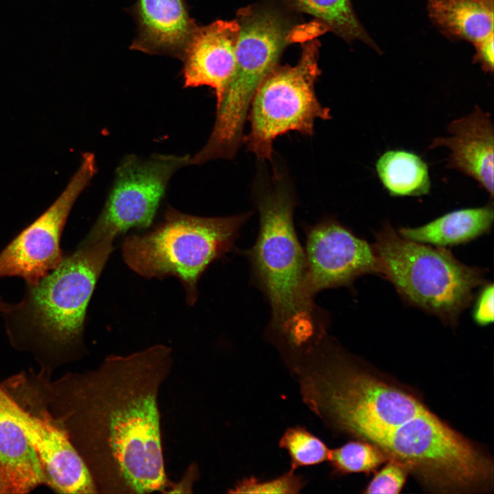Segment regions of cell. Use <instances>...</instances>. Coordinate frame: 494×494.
Segmentation results:
<instances>
[{"mask_svg": "<svg viewBox=\"0 0 494 494\" xmlns=\"http://www.w3.org/2000/svg\"><path fill=\"white\" fill-rule=\"evenodd\" d=\"M172 365L171 349L158 344L56 379L34 370L22 377L67 434L97 491L145 493L166 484L158 396Z\"/></svg>", "mask_w": 494, "mask_h": 494, "instance_id": "1", "label": "cell"}, {"mask_svg": "<svg viewBox=\"0 0 494 494\" xmlns=\"http://www.w3.org/2000/svg\"><path fill=\"white\" fill-rule=\"evenodd\" d=\"M322 412L330 427L376 445L432 491L488 492L493 487V462L482 449L416 397L352 360L330 375Z\"/></svg>", "mask_w": 494, "mask_h": 494, "instance_id": "2", "label": "cell"}, {"mask_svg": "<svg viewBox=\"0 0 494 494\" xmlns=\"http://www.w3.org/2000/svg\"><path fill=\"white\" fill-rule=\"evenodd\" d=\"M113 242H80L56 268L26 285L22 299L1 312L10 344L30 353L39 371L52 375L78 353L87 307Z\"/></svg>", "mask_w": 494, "mask_h": 494, "instance_id": "3", "label": "cell"}, {"mask_svg": "<svg viewBox=\"0 0 494 494\" xmlns=\"http://www.w3.org/2000/svg\"><path fill=\"white\" fill-rule=\"evenodd\" d=\"M259 231L247 251L253 278L271 307L270 336L281 351L304 349L326 336L323 314L307 282L305 250L294 229V203L278 190L258 202Z\"/></svg>", "mask_w": 494, "mask_h": 494, "instance_id": "4", "label": "cell"}, {"mask_svg": "<svg viewBox=\"0 0 494 494\" xmlns=\"http://www.w3.org/2000/svg\"><path fill=\"white\" fill-rule=\"evenodd\" d=\"M250 213L203 217L169 208L164 220L144 235L127 237L121 250L126 265L147 279L176 277L188 304L198 298V282L207 267L230 252Z\"/></svg>", "mask_w": 494, "mask_h": 494, "instance_id": "5", "label": "cell"}, {"mask_svg": "<svg viewBox=\"0 0 494 494\" xmlns=\"http://www.w3.org/2000/svg\"><path fill=\"white\" fill-rule=\"evenodd\" d=\"M375 237L382 276L405 301L446 325H457L473 290L486 283L482 269L460 262L444 247L405 239L389 223Z\"/></svg>", "mask_w": 494, "mask_h": 494, "instance_id": "6", "label": "cell"}, {"mask_svg": "<svg viewBox=\"0 0 494 494\" xmlns=\"http://www.w3.org/2000/svg\"><path fill=\"white\" fill-rule=\"evenodd\" d=\"M239 33L233 74L217 103L213 130L192 157L195 165L231 158L244 140L243 130L252 98L292 41V26L281 13L266 5H250L237 13Z\"/></svg>", "mask_w": 494, "mask_h": 494, "instance_id": "7", "label": "cell"}, {"mask_svg": "<svg viewBox=\"0 0 494 494\" xmlns=\"http://www.w3.org/2000/svg\"><path fill=\"white\" fill-rule=\"evenodd\" d=\"M320 46L317 40L303 45L296 65H277L257 90L248 110L250 130L243 141L259 159L271 160L278 136L290 131L311 136L316 119L331 118L314 91Z\"/></svg>", "mask_w": 494, "mask_h": 494, "instance_id": "8", "label": "cell"}, {"mask_svg": "<svg viewBox=\"0 0 494 494\" xmlns=\"http://www.w3.org/2000/svg\"><path fill=\"white\" fill-rule=\"evenodd\" d=\"M190 159L189 154H154L147 158L126 156L116 169L102 211L81 242L113 241L131 228L149 227L170 178L189 165Z\"/></svg>", "mask_w": 494, "mask_h": 494, "instance_id": "9", "label": "cell"}, {"mask_svg": "<svg viewBox=\"0 0 494 494\" xmlns=\"http://www.w3.org/2000/svg\"><path fill=\"white\" fill-rule=\"evenodd\" d=\"M96 172L95 155L84 154L62 193L0 252V278L18 277L32 285L58 267L64 256L61 237L70 211Z\"/></svg>", "mask_w": 494, "mask_h": 494, "instance_id": "10", "label": "cell"}, {"mask_svg": "<svg viewBox=\"0 0 494 494\" xmlns=\"http://www.w3.org/2000/svg\"><path fill=\"white\" fill-rule=\"evenodd\" d=\"M14 403L25 435L38 459L45 485L59 493H95L97 486L82 458L45 405L19 373L1 383Z\"/></svg>", "mask_w": 494, "mask_h": 494, "instance_id": "11", "label": "cell"}, {"mask_svg": "<svg viewBox=\"0 0 494 494\" xmlns=\"http://www.w3.org/2000/svg\"><path fill=\"white\" fill-rule=\"evenodd\" d=\"M307 282L310 294L351 285L364 274L382 276L373 245L333 220L306 230Z\"/></svg>", "mask_w": 494, "mask_h": 494, "instance_id": "12", "label": "cell"}, {"mask_svg": "<svg viewBox=\"0 0 494 494\" xmlns=\"http://www.w3.org/2000/svg\"><path fill=\"white\" fill-rule=\"evenodd\" d=\"M239 33L236 19L197 26L181 55L184 86H210L218 103L235 70Z\"/></svg>", "mask_w": 494, "mask_h": 494, "instance_id": "13", "label": "cell"}, {"mask_svg": "<svg viewBox=\"0 0 494 494\" xmlns=\"http://www.w3.org/2000/svg\"><path fill=\"white\" fill-rule=\"evenodd\" d=\"M450 136L435 138L430 149L449 150L447 167L472 178L493 198V124L489 113L478 106L447 126Z\"/></svg>", "mask_w": 494, "mask_h": 494, "instance_id": "14", "label": "cell"}, {"mask_svg": "<svg viewBox=\"0 0 494 494\" xmlns=\"http://www.w3.org/2000/svg\"><path fill=\"white\" fill-rule=\"evenodd\" d=\"M45 483L16 405L0 384V493H27Z\"/></svg>", "mask_w": 494, "mask_h": 494, "instance_id": "15", "label": "cell"}, {"mask_svg": "<svg viewBox=\"0 0 494 494\" xmlns=\"http://www.w3.org/2000/svg\"><path fill=\"white\" fill-rule=\"evenodd\" d=\"M137 34L132 49L181 56L197 25L184 0H137Z\"/></svg>", "mask_w": 494, "mask_h": 494, "instance_id": "16", "label": "cell"}, {"mask_svg": "<svg viewBox=\"0 0 494 494\" xmlns=\"http://www.w3.org/2000/svg\"><path fill=\"white\" fill-rule=\"evenodd\" d=\"M493 219L491 201L482 207L449 212L421 226L401 228L398 233L414 242L445 247L468 242L488 233Z\"/></svg>", "mask_w": 494, "mask_h": 494, "instance_id": "17", "label": "cell"}, {"mask_svg": "<svg viewBox=\"0 0 494 494\" xmlns=\"http://www.w3.org/2000/svg\"><path fill=\"white\" fill-rule=\"evenodd\" d=\"M494 0H427L428 16L445 36L473 45L493 34Z\"/></svg>", "mask_w": 494, "mask_h": 494, "instance_id": "18", "label": "cell"}, {"mask_svg": "<svg viewBox=\"0 0 494 494\" xmlns=\"http://www.w3.org/2000/svg\"><path fill=\"white\" fill-rule=\"evenodd\" d=\"M375 169L380 182L391 196H421L430 191L428 166L414 152L388 150L379 156Z\"/></svg>", "mask_w": 494, "mask_h": 494, "instance_id": "19", "label": "cell"}, {"mask_svg": "<svg viewBox=\"0 0 494 494\" xmlns=\"http://www.w3.org/2000/svg\"><path fill=\"white\" fill-rule=\"evenodd\" d=\"M298 11L322 22L326 27L349 43L361 41L377 52L381 49L362 25L351 0H289Z\"/></svg>", "mask_w": 494, "mask_h": 494, "instance_id": "20", "label": "cell"}, {"mask_svg": "<svg viewBox=\"0 0 494 494\" xmlns=\"http://www.w3.org/2000/svg\"><path fill=\"white\" fill-rule=\"evenodd\" d=\"M389 458L378 447L360 439L331 449L329 462L335 475L374 472Z\"/></svg>", "mask_w": 494, "mask_h": 494, "instance_id": "21", "label": "cell"}, {"mask_svg": "<svg viewBox=\"0 0 494 494\" xmlns=\"http://www.w3.org/2000/svg\"><path fill=\"white\" fill-rule=\"evenodd\" d=\"M290 458V470L329 461L331 449L320 438L303 427L288 428L279 443Z\"/></svg>", "mask_w": 494, "mask_h": 494, "instance_id": "22", "label": "cell"}, {"mask_svg": "<svg viewBox=\"0 0 494 494\" xmlns=\"http://www.w3.org/2000/svg\"><path fill=\"white\" fill-rule=\"evenodd\" d=\"M305 484L301 476L290 469L281 476L265 481L255 477L244 478L228 493L296 494L300 493Z\"/></svg>", "mask_w": 494, "mask_h": 494, "instance_id": "23", "label": "cell"}, {"mask_svg": "<svg viewBox=\"0 0 494 494\" xmlns=\"http://www.w3.org/2000/svg\"><path fill=\"white\" fill-rule=\"evenodd\" d=\"M387 461L384 467L375 473L363 493L397 494L401 491L410 473V469L395 459L389 458Z\"/></svg>", "mask_w": 494, "mask_h": 494, "instance_id": "24", "label": "cell"}, {"mask_svg": "<svg viewBox=\"0 0 494 494\" xmlns=\"http://www.w3.org/2000/svg\"><path fill=\"white\" fill-rule=\"evenodd\" d=\"M493 285L484 283L475 301L473 314L474 320L480 325H487L493 321Z\"/></svg>", "mask_w": 494, "mask_h": 494, "instance_id": "25", "label": "cell"}, {"mask_svg": "<svg viewBox=\"0 0 494 494\" xmlns=\"http://www.w3.org/2000/svg\"><path fill=\"white\" fill-rule=\"evenodd\" d=\"M494 37L493 34L473 44L475 52L473 62L478 63L482 70L492 73L494 66Z\"/></svg>", "mask_w": 494, "mask_h": 494, "instance_id": "26", "label": "cell"}, {"mask_svg": "<svg viewBox=\"0 0 494 494\" xmlns=\"http://www.w3.org/2000/svg\"><path fill=\"white\" fill-rule=\"evenodd\" d=\"M8 303L4 302L0 298V311H3L6 307Z\"/></svg>", "mask_w": 494, "mask_h": 494, "instance_id": "27", "label": "cell"}]
</instances>
